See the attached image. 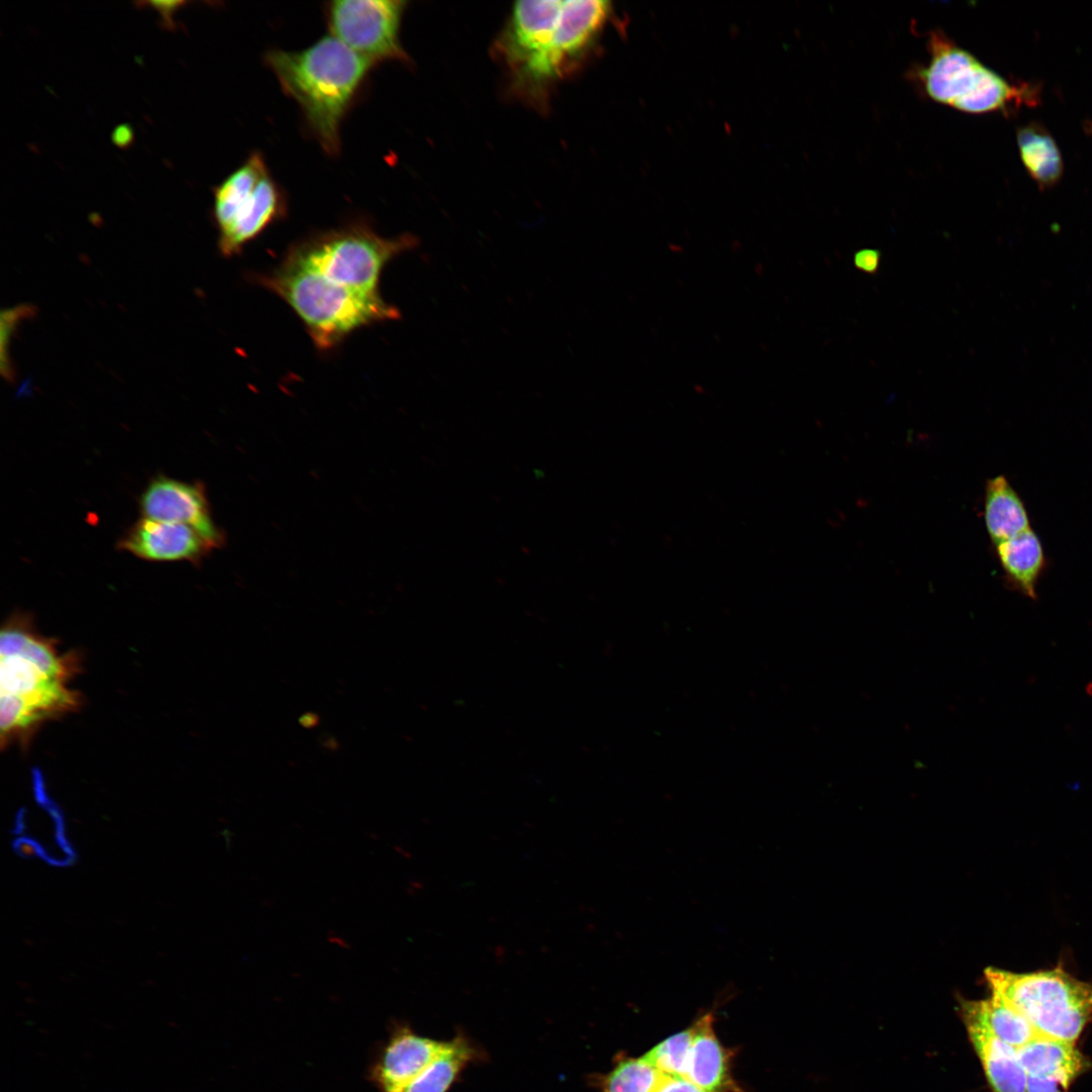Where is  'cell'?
<instances>
[{
    "instance_id": "6da1fadb",
    "label": "cell",
    "mask_w": 1092,
    "mask_h": 1092,
    "mask_svg": "<svg viewBox=\"0 0 1092 1092\" xmlns=\"http://www.w3.org/2000/svg\"><path fill=\"white\" fill-rule=\"evenodd\" d=\"M264 61L299 106L310 134L327 154L338 155L342 123L373 66L331 34L299 51L270 50Z\"/></svg>"
},
{
    "instance_id": "7a4b0ae2",
    "label": "cell",
    "mask_w": 1092,
    "mask_h": 1092,
    "mask_svg": "<svg viewBox=\"0 0 1092 1092\" xmlns=\"http://www.w3.org/2000/svg\"><path fill=\"white\" fill-rule=\"evenodd\" d=\"M257 282L276 293L305 325L317 348L329 349L363 326L396 320L398 309L379 293L336 285L288 252L271 273Z\"/></svg>"
},
{
    "instance_id": "3957f363",
    "label": "cell",
    "mask_w": 1092,
    "mask_h": 1092,
    "mask_svg": "<svg viewBox=\"0 0 1092 1092\" xmlns=\"http://www.w3.org/2000/svg\"><path fill=\"white\" fill-rule=\"evenodd\" d=\"M991 992L1015 1008L1040 1035L1075 1042L1092 1021V984L1058 965L1054 969L1014 973L985 971Z\"/></svg>"
},
{
    "instance_id": "277c9868",
    "label": "cell",
    "mask_w": 1092,
    "mask_h": 1092,
    "mask_svg": "<svg viewBox=\"0 0 1092 1092\" xmlns=\"http://www.w3.org/2000/svg\"><path fill=\"white\" fill-rule=\"evenodd\" d=\"M418 245L414 235L387 239L365 222L355 221L311 237L290 252L336 285L379 293V279L386 264Z\"/></svg>"
},
{
    "instance_id": "5b68a950",
    "label": "cell",
    "mask_w": 1092,
    "mask_h": 1092,
    "mask_svg": "<svg viewBox=\"0 0 1092 1092\" xmlns=\"http://www.w3.org/2000/svg\"><path fill=\"white\" fill-rule=\"evenodd\" d=\"M561 0L516 2L496 42L513 86L530 101L542 103L550 84L567 73L557 36Z\"/></svg>"
},
{
    "instance_id": "8992f818",
    "label": "cell",
    "mask_w": 1092,
    "mask_h": 1092,
    "mask_svg": "<svg viewBox=\"0 0 1092 1092\" xmlns=\"http://www.w3.org/2000/svg\"><path fill=\"white\" fill-rule=\"evenodd\" d=\"M287 211L282 187L260 152H253L213 189L212 215L218 248L224 256L240 253Z\"/></svg>"
},
{
    "instance_id": "52a82bcc",
    "label": "cell",
    "mask_w": 1092,
    "mask_h": 1092,
    "mask_svg": "<svg viewBox=\"0 0 1092 1092\" xmlns=\"http://www.w3.org/2000/svg\"><path fill=\"white\" fill-rule=\"evenodd\" d=\"M930 60L918 73L922 88L932 100L967 113L1001 108L1013 89L995 72L941 32H931Z\"/></svg>"
},
{
    "instance_id": "ba28073f",
    "label": "cell",
    "mask_w": 1092,
    "mask_h": 1092,
    "mask_svg": "<svg viewBox=\"0 0 1092 1092\" xmlns=\"http://www.w3.org/2000/svg\"><path fill=\"white\" fill-rule=\"evenodd\" d=\"M405 2L400 0H336L326 4L331 35L372 66L408 60L399 38Z\"/></svg>"
},
{
    "instance_id": "9c48e42d",
    "label": "cell",
    "mask_w": 1092,
    "mask_h": 1092,
    "mask_svg": "<svg viewBox=\"0 0 1092 1092\" xmlns=\"http://www.w3.org/2000/svg\"><path fill=\"white\" fill-rule=\"evenodd\" d=\"M140 508L145 518L192 527L215 548L224 541L213 523L201 483L159 475L151 480L142 493Z\"/></svg>"
},
{
    "instance_id": "30bf717a",
    "label": "cell",
    "mask_w": 1092,
    "mask_h": 1092,
    "mask_svg": "<svg viewBox=\"0 0 1092 1092\" xmlns=\"http://www.w3.org/2000/svg\"><path fill=\"white\" fill-rule=\"evenodd\" d=\"M118 548L149 561L198 564L215 547L190 526L144 517L121 537Z\"/></svg>"
},
{
    "instance_id": "8fae6325",
    "label": "cell",
    "mask_w": 1092,
    "mask_h": 1092,
    "mask_svg": "<svg viewBox=\"0 0 1092 1092\" xmlns=\"http://www.w3.org/2000/svg\"><path fill=\"white\" fill-rule=\"evenodd\" d=\"M1026 1092H1067L1088 1062L1075 1042L1036 1036L1017 1049Z\"/></svg>"
},
{
    "instance_id": "7c38bea8",
    "label": "cell",
    "mask_w": 1092,
    "mask_h": 1092,
    "mask_svg": "<svg viewBox=\"0 0 1092 1092\" xmlns=\"http://www.w3.org/2000/svg\"><path fill=\"white\" fill-rule=\"evenodd\" d=\"M715 1016L708 1010L691 1025L692 1046L686 1078L705 1092H743L732 1073L734 1052L719 1039Z\"/></svg>"
},
{
    "instance_id": "4fadbf2b",
    "label": "cell",
    "mask_w": 1092,
    "mask_h": 1092,
    "mask_svg": "<svg viewBox=\"0 0 1092 1092\" xmlns=\"http://www.w3.org/2000/svg\"><path fill=\"white\" fill-rule=\"evenodd\" d=\"M444 1044L406 1027L398 1029L374 1066V1081L382 1092H398L434 1061Z\"/></svg>"
},
{
    "instance_id": "5bb4252c",
    "label": "cell",
    "mask_w": 1092,
    "mask_h": 1092,
    "mask_svg": "<svg viewBox=\"0 0 1092 1092\" xmlns=\"http://www.w3.org/2000/svg\"><path fill=\"white\" fill-rule=\"evenodd\" d=\"M966 1026L993 1092H1026V1074L1017 1049L980 1025Z\"/></svg>"
},
{
    "instance_id": "9a60e30c",
    "label": "cell",
    "mask_w": 1092,
    "mask_h": 1092,
    "mask_svg": "<svg viewBox=\"0 0 1092 1092\" xmlns=\"http://www.w3.org/2000/svg\"><path fill=\"white\" fill-rule=\"evenodd\" d=\"M962 1011L965 1023L980 1025L1016 1049L1039 1035L1015 1008L993 992L983 1000L964 1001Z\"/></svg>"
},
{
    "instance_id": "2e32d148",
    "label": "cell",
    "mask_w": 1092,
    "mask_h": 1092,
    "mask_svg": "<svg viewBox=\"0 0 1092 1092\" xmlns=\"http://www.w3.org/2000/svg\"><path fill=\"white\" fill-rule=\"evenodd\" d=\"M985 522L995 545L1030 528L1025 509L1004 476L988 481L985 498Z\"/></svg>"
},
{
    "instance_id": "e0dca14e",
    "label": "cell",
    "mask_w": 1092,
    "mask_h": 1092,
    "mask_svg": "<svg viewBox=\"0 0 1092 1092\" xmlns=\"http://www.w3.org/2000/svg\"><path fill=\"white\" fill-rule=\"evenodd\" d=\"M477 1055V1050L465 1035H456L445 1041L434 1061L398 1092H447Z\"/></svg>"
},
{
    "instance_id": "ac0fdd59",
    "label": "cell",
    "mask_w": 1092,
    "mask_h": 1092,
    "mask_svg": "<svg viewBox=\"0 0 1092 1092\" xmlns=\"http://www.w3.org/2000/svg\"><path fill=\"white\" fill-rule=\"evenodd\" d=\"M998 557L1020 589L1036 598L1035 581L1043 562L1042 548L1031 528L996 545Z\"/></svg>"
},
{
    "instance_id": "d6986e66",
    "label": "cell",
    "mask_w": 1092,
    "mask_h": 1092,
    "mask_svg": "<svg viewBox=\"0 0 1092 1092\" xmlns=\"http://www.w3.org/2000/svg\"><path fill=\"white\" fill-rule=\"evenodd\" d=\"M662 1075L642 1057L619 1054L612 1069L592 1076L600 1092H653Z\"/></svg>"
},
{
    "instance_id": "ffe728a7",
    "label": "cell",
    "mask_w": 1092,
    "mask_h": 1092,
    "mask_svg": "<svg viewBox=\"0 0 1092 1092\" xmlns=\"http://www.w3.org/2000/svg\"><path fill=\"white\" fill-rule=\"evenodd\" d=\"M1018 146L1026 169L1040 184H1051L1060 177L1061 155L1051 136L1033 128H1023L1018 133Z\"/></svg>"
},
{
    "instance_id": "44dd1931",
    "label": "cell",
    "mask_w": 1092,
    "mask_h": 1092,
    "mask_svg": "<svg viewBox=\"0 0 1092 1092\" xmlns=\"http://www.w3.org/2000/svg\"><path fill=\"white\" fill-rule=\"evenodd\" d=\"M692 1038L693 1029L689 1026L653 1045L643 1058L661 1075L686 1078Z\"/></svg>"
},
{
    "instance_id": "7402d4cb",
    "label": "cell",
    "mask_w": 1092,
    "mask_h": 1092,
    "mask_svg": "<svg viewBox=\"0 0 1092 1092\" xmlns=\"http://www.w3.org/2000/svg\"><path fill=\"white\" fill-rule=\"evenodd\" d=\"M653 1092H705L689 1079L679 1076L662 1075Z\"/></svg>"
},
{
    "instance_id": "603a6c76",
    "label": "cell",
    "mask_w": 1092,
    "mask_h": 1092,
    "mask_svg": "<svg viewBox=\"0 0 1092 1092\" xmlns=\"http://www.w3.org/2000/svg\"><path fill=\"white\" fill-rule=\"evenodd\" d=\"M881 253L875 249H862L854 253V266L866 273H876L880 266Z\"/></svg>"
},
{
    "instance_id": "cb8c5ba5",
    "label": "cell",
    "mask_w": 1092,
    "mask_h": 1092,
    "mask_svg": "<svg viewBox=\"0 0 1092 1092\" xmlns=\"http://www.w3.org/2000/svg\"><path fill=\"white\" fill-rule=\"evenodd\" d=\"M150 4L161 13V15L163 16L164 24L171 27L172 25H174V11L177 10V8H179L181 5H184L185 2H150Z\"/></svg>"
},
{
    "instance_id": "d4e9b609",
    "label": "cell",
    "mask_w": 1092,
    "mask_h": 1092,
    "mask_svg": "<svg viewBox=\"0 0 1092 1092\" xmlns=\"http://www.w3.org/2000/svg\"><path fill=\"white\" fill-rule=\"evenodd\" d=\"M299 723L306 728H312L318 723V716L312 712H307L299 718Z\"/></svg>"
},
{
    "instance_id": "484cf974",
    "label": "cell",
    "mask_w": 1092,
    "mask_h": 1092,
    "mask_svg": "<svg viewBox=\"0 0 1092 1092\" xmlns=\"http://www.w3.org/2000/svg\"><path fill=\"white\" fill-rule=\"evenodd\" d=\"M328 940L331 943L337 944L338 946H340L342 948L347 949V948L350 947L349 942L343 936H341V935H339V934H337L335 932H330V934L328 935Z\"/></svg>"
}]
</instances>
